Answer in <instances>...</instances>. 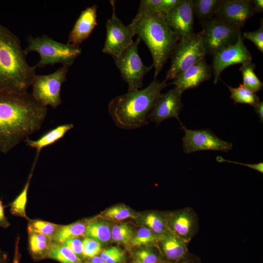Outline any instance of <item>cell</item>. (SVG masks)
I'll use <instances>...</instances> for the list:
<instances>
[{"instance_id":"cell-1","label":"cell","mask_w":263,"mask_h":263,"mask_svg":"<svg viewBox=\"0 0 263 263\" xmlns=\"http://www.w3.org/2000/svg\"><path fill=\"white\" fill-rule=\"evenodd\" d=\"M47 107L27 92H0V151L7 153L39 130L47 115Z\"/></svg>"},{"instance_id":"cell-2","label":"cell","mask_w":263,"mask_h":263,"mask_svg":"<svg viewBox=\"0 0 263 263\" xmlns=\"http://www.w3.org/2000/svg\"><path fill=\"white\" fill-rule=\"evenodd\" d=\"M18 37L0 24V92L22 93L36 75L29 65Z\"/></svg>"},{"instance_id":"cell-3","label":"cell","mask_w":263,"mask_h":263,"mask_svg":"<svg viewBox=\"0 0 263 263\" xmlns=\"http://www.w3.org/2000/svg\"><path fill=\"white\" fill-rule=\"evenodd\" d=\"M167 86L156 79L144 89L119 95L108 104V111L117 127L124 130L142 127L149 123L148 116L155 102Z\"/></svg>"},{"instance_id":"cell-4","label":"cell","mask_w":263,"mask_h":263,"mask_svg":"<svg viewBox=\"0 0 263 263\" xmlns=\"http://www.w3.org/2000/svg\"><path fill=\"white\" fill-rule=\"evenodd\" d=\"M165 16L156 13L138 12L130 25L148 47L154 68V79L161 72L179 38L170 30Z\"/></svg>"},{"instance_id":"cell-5","label":"cell","mask_w":263,"mask_h":263,"mask_svg":"<svg viewBox=\"0 0 263 263\" xmlns=\"http://www.w3.org/2000/svg\"><path fill=\"white\" fill-rule=\"evenodd\" d=\"M27 41L28 45L24 49L25 54L36 52L40 56V60L35 68L56 63L69 67L82 52L79 46L63 43L46 35L38 37L29 36Z\"/></svg>"},{"instance_id":"cell-6","label":"cell","mask_w":263,"mask_h":263,"mask_svg":"<svg viewBox=\"0 0 263 263\" xmlns=\"http://www.w3.org/2000/svg\"><path fill=\"white\" fill-rule=\"evenodd\" d=\"M207 55L201 33L194 34L190 38L179 40L172 51L171 63L164 81L173 80L200 60Z\"/></svg>"},{"instance_id":"cell-7","label":"cell","mask_w":263,"mask_h":263,"mask_svg":"<svg viewBox=\"0 0 263 263\" xmlns=\"http://www.w3.org/2000/svg\"><path fill=\"white\" fill-rule=\"evenodd\" d=\"M140 41L137 37L118 56L113 58L122 77L128 84V92L141 89L144 76L153 68L152 65L146 66L139 55L138 46Z\"/></svg>"},{"instance_id":"cell-8","label":"cell","mask_w":263,"mask_h":263,"mask_svg":"<svg viewBox=\"0 0 263 263\" xmlns=\"http://www.w3.org/2000/svg\"><path fill=\"white\" fill-rule=\"evenodd\" d=\"M68 68L62 66L51 74L36 75L31 86L34 99L46 107L56 108L60 105L61 86L66 80Z\"/></svg>"},{"instance_id":"cell-9","label":"cell","mask_w":263,"mask_h":263,"mask_svg":"<svg viewBox=\"0 0 263 263\" xmlns=\"http://www.w3.org/2000/svg\"><path fill=\"white\" fill-rule=\"evenodd\" d=\"M200 32L206 54L214 55L228 45L234 43L238 31L217 17L202 24Z\"/></svg>"},{"instance_id":"cell-10","label":"cell","mask_w":263,"mask_h":263,"mask_svg":"<svg viewBox=\"0 0 263 263\" xmlns=\"http://www.w3.org/2000/svg\"><path fill=\"white\" fill-rule=\"evenodd\" d=\"M110 1L113 12L106 21V36L102 52L114 58L133 43L135 35L131 26L125 25L116 16L115 1Z\"/></svg>"},{"instance_id":"cell-11","label":"cell","mask_w":263,"mask_h":263,"mask_svg":"<svg viewBox=\"0 0 263 263\" xmlns=\"http://www.w3.org/2000/svg\"><path fill=\"white\" fill-rule=\"evenodd\" d=\"M182 128L185 133L182 138L183 151L187 154L208 150L227 152L232 148V143L221 139L209 130H189L184 126Z\"/></svg>"},{"instance_id":"cell-12","label":"cell","mask_w":263,"mask_h":263,"mask_svg":"<svg viewBox=\"0 0 263 263\" xmlns=\"http://www.w3.org/2000/svg\"><path fill=\"white\" fill-rule=\"evenodd\" d=\"M251 61V55L244 45L241 29H239L235 42L213 55L212 69L214 84L217 83L221 74L227 67L238 64L243 65Z\"/></svg>"},{"instance_id":"cell-13","label":"cell","mask_w":263,"mask_h":263,"mask_svg":"<svg viewBox=\"0 0 263 263\" xmlns=\"http://www.w3.org/2000/svg\"><path fill=\"white\" fill-rule=\"evenodd\" d=\"M193 15L192 0H179L176 5L164 17L170 30L180 40H184L194 34Z\"/></svg>"},{"instance_id":"cell-14","label":"cell","mask_w":263,"mask_h":263,"mask_svg":"<svg viewBox=\"0 0 263 263\" xmlns=\"http://www.w3.org/2000/svg\"><path fill=\"white\" fill-rule=\"evenodd\" d=\"M167 229L188 243L198 231V217L189 207L165 214Z\"/></svg>"},{"instance_id":"cell-15","label":"cell","mask_w":263,"mask_h":263,"mask_svg":"<svg viewBox=\"0 0 263 263\" xmlns=\"http://www.w3.org/2000/svg\"><path fill=\"white\" fill-rule=\"evenodd\" d=\"M182 94L176 87L166 93L161 94L148 114V120L159 125L166 119L175 118L183 126L179 118L180 113L183 108Z\"/></svg>"},{"instance_id":"cell-16","label":"cell","mask_w":263,"mask_h":263,"mask_svg":"<svg viewBox=\"0 0 263 263\" xmlns=\"http://www.w3.org/2000/svg\"><path fill=\"white\" fill-rule=\"evenodd\" d=\"M254 13L252 0H224L216 17L232 27L241 28Z\"/></svg>"},{"instance_id":"cell-17","label":"cell","mask_w":263,"mask_h":263,"mask_svg":"<svg viewBox=\"0 0 263 263\" xmlns=\"http://www.w3.org/2000/svg\"><path fill=\"white\" fill-rule=\"evenodd\" d=\"M97 6L94 4L81 12L69 34L67 44L79 46L89 37L97 24Z\"/></svg>"},{"instance_id":"cell-18","label":"cell","mask_w":263,"mask_h":263,"mask_svg":"<svg viewBox=\"0 0 263 263\" xmlns=\"http://www.w3.org/2000/svg\"><path fill=\"white\" fill-rule=\"evenodd\" d=\"M211 72L210 66L204 58L179 75L173 79L171 84L175 85L183 93L208 80L211 77Z\"/></svg>"},{"instance_id":"cell-19","label":"cell","mask_w":263,"mask_h":263,"mask_svg":"<svg viewBox=\"0 0 263 263\" xmlns=\"http://www.w3.org/2000/svg\"><path fill=\"white\" fill-rule=\"evenodd\" d=\"M158 238V246L167 262L179 263L189 255L188 243L168 230Z\"/></svg>"},{"instance_id":"cell-20","label":"cell","mask_w":263,"mask_h":263,"mask_svg":"<svg viewBox=\"0 0 263 263\" xmlns=\"http://www.w3.org/2000/svg\"><path fill=\"white\" fill-rule=\"evenodd\" d=\"M74 127V125L72 123L60 125L49 131L37 140H33L27 137L24 141L27 146L37 150V155L38 156L43 148L57 142Z\"/></svg>"},{"instance_id":"cell-21","label":"cell","mask_w":263,"mask_h":263,"mask_svg":"<svg viewBox=\"0 0 263 263\" xmlns=\"http://www.w3.org/2000/svg\"><path fill=\"white\" fill-rule=\"evenodd\" d=\"M29 249L34 260H40L47 257L53 240L28 226Z\"/></svg>"},{"instance_id":"cell-22","label":"cell","mask_w":263,"mask_h":263,"mask_svg":"<svg viewBox=\"0 0 263 263\" xmlns=\"http://www.w3.org/2000/svg\"><path fill=\"white\" fill-rule=\"evenodd\" d=\"M222 2L221 0H192L193 12L203 24L216 16Z\"/></svg>"},{"instance_id":"cell-23","label":"cell","mask_w":263,"mask_h":263,"mask_svg":"<svg viewBox=\"0 0 263 263\" xmlns=\"http://www.w3.org/2000/svg\"><path fill=\"white\" fill-rule=\"evenodd\" d=\"M89 221H79L68 225H61L54 235L53 242L63 244L71 239L85 237L86 227Z\"/></svg>"},{"instance_id":"cell-24","label":"cell","mask_w":263,"mask_h":263,"mask_svg":"<svg viewBox=\"0 0 263 263\" xmlns=\"http://www.w3.org/2000/svg\"><path fill=\"white\" fill-rule=\"evenodd\" d=\"M84 237L94 239L101 244L108 243L111 238L110 225L104 221H90L86 227Z\"/></svg>"},{"instance_id":"cell-25","label":"cell","mask_w":263,"mask_h":263,"mask_svg":"<svg viewBox=\"0 0 263 263\" xmlns=\"http://www.w3.org/2000/svg\"><path fill=\"white\" fill-rule=\"evenodd\" d=\"M47 258L61 263H81V260L63 244L53 242Z\"/></svg>"},{"instance_id":"cell-26","label":"cell","mask_w":263,"mask_h":263,"mask_svg":"<svg viewBox=\"0 0 263 263\" xmlns=\"http://www.w3.org/2000/svg\"><path fill=\"white\" fill-rule=\"evenodd\" d=\"M255 64L250 62L242 65L240 68L243 76V85L251 92L256 94L261 90L263 82L255 73Z\"/></svg>"},{"instance_id":"cell-27","label":"cell","mask_w":263,"mask_h":263,"mask_svg":"<svg viewBox=\"0 0 263 263\" xmlns=\"http://www.w3.org/2000/svg\"><path fill=\"white\" fill-rule=\"evenodd\" d=\"M225 84L229 90L230 98L234 101V104H248L254 107L260 101L256 94L247 89L242 84L236 88Z\"/></svg>"},{"instance_id":"cell-28","label":"cell","mask_w":263,"mask_h":263,"mask_svg":"<svg viewBox=\"0 0 263 263\" xmlns=\"http://www.w3.org/2000/svg\"><path fill=\"white\" fill-rule=\"evenodd\" d=\"M37 158H36L32 170L29 176L28 180L21 193L19 196L11 203L9 204L10 207V212L13 215L23 217L28 220L30 219L26 215L25 208L27 199V193L29 187L30 182L32 176V173L34 169Z\"/></svg>"},{"instance_id":"cell-29","label":"cell","mask_w":263,"mask_h":263,"mask_svg":"<svg viewBox=\"0 0 263 263\" xmlns=\"http://www.w3.org/2000/svg\"><path fill=\"white\" fill-rule=\"evenodd\" d=\"M144 223L148 228L158 236L168 230L165 214L155 212L148 213L144 216Z\"/></svg>"},{"instance_id":"cell-30","label":"cell","mask_w":263,"mask_h":263,"mask_svg":"<svg viewBox=\"0 0 263 263\" xmlns=\"http://www.w3.org/2000/svg\"><path fill=\"white\" fill-rule=\"evenodd\" d=\"M158 236L146 227L140 228L133 236L131 244L133 246L142 245L158 246Z\"/></svg>"},{"instance_id":"cell-31","label":"cell","mask_w":263,"mask_h":263,"mask_svg":"<svg viewBox=\"0 0 263 263\" xmlns=\"http://www.w3.org/2000/svg\"><path fill=\"white\" fill-rule=\"evenodd\" d=\"M102 218L109 221H121L135 218L134 213L124 205H117L107 209L101 215Z\"/></svg>"},{"instance_id":"cell-32","label":"cell","mask_w":263,"mask_h":263,"mask_svg":"<svg viewBox=\"0 0 263 263\" xmlns=\"http://www.w3.org/2000/svg\"><path fill=\"white\" fill-rule=\"evenodd\" d=\"M134 236L132 227L126 223L114 225L111 231V238L114 242L120 244L131 243Z\"/></svg>"},{"instance_id":"cell-33","label":"cell","mask_w":263,"mask_h":263,"mask_svg":"<svg viewBox=\"0 0 263 263\" xmlns=\"http://www.w3.org/2000/svg\"><path fill=\"white\" fill-rule=\"evenodd\" d=\"M61 225L41 220H29L28 226L52 239Z\"/></svg>"},{"instance_id":"cell-34","label":"cell","mask_w":263,"mask_h":263,"mask_svg":"<svg viewBox=\"0 0 263 263\" xmlns=\"http://www.w3.org/2000/svg\"><path fill=\"white\" fill-rule=\"evenodd\" d=\"M135 257L137 263H157L160 261L157 251L151 247L137 250Z\"/></svg>"},{"instance_id":"cell-35","label":"cell","mask_w":263,"mask_h":263,"mask_svg":"<svg viewBox=\"0 0 263 263\" xmlns=\"http://www.w3.org/2000/svg\"><path fill=\"white\" fill-rule=\"evenodd\" d=\"M82 245L84 258H92L96 256L101 251V244L90 238H84Z\"/></svg>"},{"instance_id":"cell-36","label":"cell","mask_w":263,"mask_h":263,"mask_svg":"<svg viewBox=\"0 0 263 263\" xmlns=\"http://www.w3.org/2000/svg\"><path fill=\"white\" fill-rule=\"evenodd\" d=\"M261 24L259 28L253 32H244L243 39L250 40L257 49L262 53H263V19H261Z\"/></svg>"},{"instance_id":"cell-37","label":"cell","mask_w":263,"mask_h":263,"mask_svg":"<svg viewBox=\"0 0 263 263\" xmlns=\"http://www.w3.org/2000/svg\"><path fill=\"white\" fill-rule=\"evenodd\" d=\"M63 244L70 249L81 260L84 258L82 241L80 239L78 238L71 239Z\"/></svg>"},{"instance_id":"cell-38","label":"cell","mask_w":263,"mask_h":263,"mask_svg":"<svg viewBox=\"0 0 263 263\" xmlns=\"http://www.w3.org/2000/svg\"><path fill=\"white\" fill-rule=\"evenodd\" d=\"M179 0H161L157 13L165 16L176 5Z\"/></svg>"},{"instance_id":"cell-39","label":"cell","mask_w":263,"mask_h":263,"mask_svg":"<svg viewBox=\"0 0 263 263\" xmlns=\"http://www.w3.org/2000/svg\"><path fill=\"white\" fill-rule=\"evenodd\" d=\"M216 160L219 162H228V163H231L236 164H239L241 165H244V166H246L247 167L254 169L261 173L263 172V163L262 162H260L257 164H244V163H239L238 162L226 160L223 157L221 156H219L216 157Z\"/></svg>"},{"instance_id":"cell-40","label":"cell","mask_w":263,"mask_h":263,"mask_svg":"<svg viewBox=\"0 0 263 263\" xmlns=\"http://www.w3.org/2000/svg\"><path fill=\"white\" fill-rule=\"evenodd\" d=\"M122 253L123 252L119 248L116 246H112L102 251L100 257L105 261H106Z\"/></svg>"},{"instance_id":"cell-41","label":"cell","mask_w":263,"mask_h":263,"mask_svg":"<svg viewBox=\"0 0 263 263\" xmlns=\"http://www.w3.org/2000/svg\"><path fill=\"white\" fill-rule=\"evenodd\" d=\"M6 206H3L2 201L0 200V226L3 228H7L10 224L5 216L4 208Z\"/></svg>"},{"instance_id":"cell-42","label":"cell","mask_w":263,"mask_h":263,"mask_svg":"<svg viewBox=\"0 0 263 263\" xmlns=\"http://www.w3.org/2000/svg\"><path fill=\"white\" fill-rule=\"evenodd\" d=\"M19 238H17L15 244V249L13 263H19L21 255L19 252Z\"/></svg>"},{"instance_id":"cell-43","label":"cell","mask_w":263,"mask_h":263,"mask_svg":"<svg viewBox=\"0 0 263 263\" xmlns=\"http://www.w3.org/2000/svg\"><path fill=\"white\" fill-rule=\"evenodd\" d=\"M254 111L259 116L260 119V122H263V102L260 101L254 107Z\"/></svg>"},{"instance_id":"cell-44","label":"cell","mask_w":263,"mask_h":263,"mask_svg":"<svg viewBox=\"0 0 263 263\" xmlns=\"http://www.w3.org/2000/svg\"><path fill=\"white\" fill-rule=\"evenodd\" d=\"M254 11L255 13L262 12L263 11V0H252Z\"/></svg>"},{"instance_id":"cell-45","label":"cell","mask_w":263,"mask_h":263,"mask_svg":"<svg viewBox=\"0 0 263 263\" xmlns=\"http://www.w3.org/2000/svg\"><path fill=\"white\" fill-rule=\"evenodd\" d=\"M200 261L198 258L192 256L190 254L189 255L184 261L181 262L179 263H199Z\"/></svg>"},{"instance_id":"cell-46","label":"cell","mask_w":263,"mask_h":263,"mask_svg":"<svg viewBox=\"0 0 263 263\" xmlns=\"http://www.w3.org/2000/svg\"><path fill=\"white\" fill-rule=\"evenodd\" d=\"M9 259L7 254L0 249V263H8Z\"/></svg>"},{"instance_id":"cell-47","label":"cell","mask_w":263,"mask_h":263,"mask_svg":"<svg viewBox=\"0 0 263 263\" xmlns=\"http://www.w3.org/2000/svg\"><path fill=\"white\" fill-rule=\"evenodd\" d=\"M90 263H106V262L100 257L95 256L91 258Z\"/></svg>"},{"instance_id":"cell-48","label":"cell","mask_w":263,"mask_h":263,"mask_svg":"<svg viewBox=\"0 0 263 263\" xmlns=\"http://www.w3.org/2000/svg\"><path fill=\"white\" fill-rule=\"evenodd\" d=\"M157 263H168V262H162L161 261H159L158 262H157Z\"/></svg>"},{"instance_id":"cell-49","label":"cell","mask_w":263,"mask_h":263,"mask_svg":"<svg viewBox=\"0 0 263 263\" xmlns=\"http://www.w3.org/2000/svg\"></svg>"}]
</instances>
